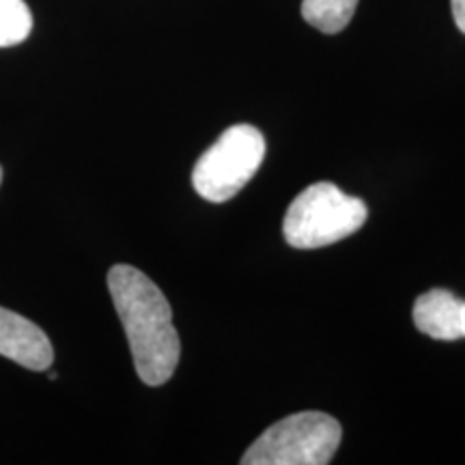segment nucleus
Masks as SVG:
<instances>
[{
    "label": "nucleus",
    "instance_id": "obj_1",
    "mask_svg": "<svg viewBox=\"0 0 465 465\" xmlns=\"http://www.w3.org/2000/svg\"><path fill=\"white\" fill-rule=\"evenodd\" d=\"M108 289L130 341L138 377L147 386H162L171 380L182 356L166 295L147 274L124 263L108 272Z\"/></svg>",
    "mask_w": 465,
    "mask_h": 465
},
{
    "label": "nucleus",
    "instance_id": "obj_2",
    "mask_svg": "<svg viewBox=\"0 0 465 465\" xmlns=\"http://www.w3.org/2000/svg\"><path fill=\"white\" fill-rule=\"evenodd\" d=\"M369 218V209L334 183L322 182L298 194L284 216L282 232L289 246L323 248L353 235Z\"/></svg>",
    "mask_w": 465,
    "mask_h": 465
},
{
    "label": "nucleus",
    "instance_id": "obj_11",
    "mask_svg": "<svg viewBox=\"0 0 465 465\" xmlns=\"http://www.w3.org/2000/svg\"><path fill=\"white\" fill-rule=\"evenodd\" d=\"M48 380L54 381V380H58V375L56 373H48Z\"/></svg>",
    "mask_w": 465,
    "mask_h": 465
},
{
    "label": "nucleus",
    "instance_id": "obj_7",
    "mask_svg": "<svg viewBox=\"0 0 465 465\" xmlns=\"http://www.w3.org/2000/svg\"><path fill=\"white\" fill-rule=\"evenodd\" d=\"M358 0H304L302 15L311 26L325 35H336L351 22Z\"/></svg>",
    "mask_w": 465,
    "mask_h": 465
},
{
    "label": "nucleus",
    "instance_id": "obj_12",
    "mask_svg": "<svg viewBox=\"0 0 465 465\" xmlns=\"http://www.w3.org/2000/svg\"><path fill=\"white\" fill-rule=\"evenodd\" d=\"M0 182H3V168H0Z\"/></svg>",
    "mask_w": 465,
    "mask_h": 465
},
{
    "label": "nucleus",
    "instance_id": "obj_5",
    "mask_svg": "<svg viewBox=\"0 0 465 465\" xmlns=\"http://www.w3.org/2000/svg\"><path fill=\"white\" fill-rule=\"evenodd\" d=\"M0 356L28 371H48L54 362V349L39 325L0 306Z\"/></svg>",
    "mask_w": 465,
    "mask_h": 465
},
{
    "label": "nucleus",
    "instance_id": "obj_9",
    "mask_svg": "<svg viewBox=\"0 0 465 465\" xmlns=\"http://www.w3.org/2000/svg\"><path fill=\"white\" fill-rule=\"evenodd\" d=\"M452 17H455L459 31L465 35V0H450Z\"/></svg>",
    "mask_w": 465,
    "mask_h": 465
},
{
    "label": "nucleus",
    "instance_id": "obj_3",
    "mask_svg": "<svg viewBox=\"0 0 465 465\" xmlns=\"http://www.w3.org/2000/svg\"><path fill=\"white\" fill-rule=\"evenodd\" d=\"M342 429L323 411H300L272 424L243 452V465H325L339 450Z\"/></svg>",
    "mask_w": 465,
    "mask_h": 465
},
{
    "label": "nucleus",
    "instance_id": "obj_8",
    "mask_svg": "<svg viewBox=\"0 0 465 465\" xmlns=\"http://www.w3.org/2000/svg\"><path fill=\"white\" fill-rule=\"evenodd\" d=\"M33 31V14L25 0H0V48L26 42Z\"/></svg>",
    "mask_w": 465,
    "mask_h": 465
},
{
    "label": "nucleus",
    "instance_id": "obj_6",
    "mask_svg": "<svg viewBox=\"0 0 465 465\" xmlns=\"http://www.w3.org/2000/svg\"><path fill=\"white\" fill-rule=\"evenodd\" d=\"M414 325L435 341L463 339V300L449 289H431L414 304Z\"/></svg>",
    "mask_w": 465,
    "mask_h": 465
},
{
    "label": "nucleus",
    "instance_id": "obj_10",
    "mask_svg": "<svg viewBox=\"0 0 465 465\" xmlns=\"http://www.w3.org/2000/svg\"><path fill=\"white\" fill-rule=\"evenodd\" d=\"M463 339H465V300H463Z\"/></svg>",
    "mask_w": 465,
    "mask_h": 465
},
{
    "label": "nucleus",
    "instance_id": "obj_4",
    "mask_svg": "<svg viewBox=\"0 0 465 465\" xmlns=\"http://www.w3.org/2000/svg\"><path fill=\"white\" fill-rule=\"evenodd\" d=\"M263 158V134L254 125H232L196 162L192 185L205 201L224 203L257 174Z\"/></svg>",
    "mask_w": 465,
    "mask_h": 465
}]
</instances>
